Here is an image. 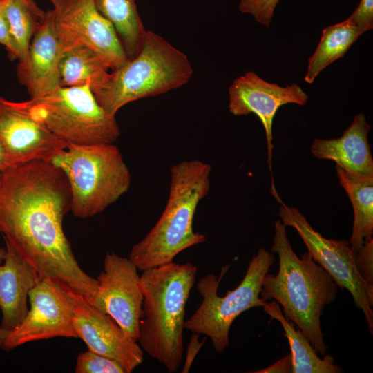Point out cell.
Wrapping results in <instances>:
<instances>
[{
    "mask_svg": "<svg viewBox=\"0 0 373 373\" xmlns=\"http://www.w3.org/2000/svg\"><path fill=\"white\" fill-rule=\"evenodd\" d=\"M67 179L49 161L7 167L0 173V233L37 271L67 294L93 304L97 279L79 265L64 234L63 220L70 210Z\"/></svg>",
    "mask_w": 373,
    "mask_h": 373,
    "instance_id": "obj_1",
    "label": "cell"
},
{
    "mask_svg": "<svg viewBox=\"0 0 373 373\" xmlns=\"http://www.w3.org/2000/svg\"><path fill=\"white\" fill-rule=\"evenodd\" d=\"M271 250L278 256L279 268L276 275L265 276L260 298L278 302L284 316L302 331L317 353L324 356L327 346L321 317L325 306L336 299L338 286L308 251L298 257L280 220L275 222Z\"/></svg>",
    "mask_w": 373,
    "mask_h": 373,
    "instance_id": "obj_2",
    "label": "cell"
},
{
    "mask_svg": "<svg viewBox=\"0 0 373 373\" xmlns=\"http://www.w3.org/2000/svg\"><path fill=\"white\" fill-rule=\"evenodd\" d=\"M196 274L191 262H172L140 275L143 303L137 342L169 372H176L182 360L185 307Z\"/></svg>",
    "mask_w": 373,
    "mask_h": 373,
    "instance_id": "obj_3",
    "label": "cell"
},
{
    "mask_svg": "<svg viewBox=\"0 0 373 373\" xmlns=\"http://www.w3.org/2000/svg\"><path fill=\"white\" fill-rule=\"evenodd\" d=\"M211 166L202 160H184L170 170L169 197L157 222L131 249L128 258L139 271L173 262L182 251L206 241L193 229L199 203L209 193Z\"/></svg>",
    "mask_w": 373,
    "mask_h": 373,
    "instance_id": "obj_4",
    "label": "cell"
},
{
    "mask_svg": "<svg viewBox=\"0 0 373 373\" xmlns=\"http://www.w3.org/2000/svg\"><path fill=\"white\" fill-rule=\"evenodd\" d=\"M193 73L184 53L162 36L146 30L137 55L109 72L104 82L91 90L101 107L115 116L131 102L182 87Z\"/></svg>",
    "mask_w": 373,
    "mask_h": 373,
    "instance_id": "obj_5",
    "label": "cell"
},
{
    "mask_svg": "<svg viewBox=\"0 0 373 373\" xmlns=\"http://www.w3.org/2000/svg\"><path fill=\"white\" fill-rule=\"evenodd\" d=\"M50 162L65 175L70 191V210L78 218L102 212L131 184V172L114 144L68 143Z\"/></svg>",
    "mask_w": 373,
    "mask_h": 373,
    "instance_id": "obj_6",
    "label": "cell"
},
{
    "mask_svg": "<svg viewBox=\"0 0 373 373\" xmlns=\"http://www.w3.org/2000/svg\"><path fill=\"white\" fill-rule=\"evenodd\" d=\"M275 260L272 254L260 248L249 261L240 284L224 296H219L218 290L229 265L222 267L219 277L213 274L202 277L196 287L202 300L185 321L184 328L210 338L215 351L222 353L229 344V331L236 318L251 308L267 303L260 298L262 281Z\"/></svg>",
    "mask_w": 373,
    "mask_h": 373,
    "instance_id": "obj_7",
    "label": "cell"
},
{
    "mask_svg": "<svg viewBox=\"0 0 373 373\" xmlns=\"http://www.w3.org/2000/svg\"><path fill=\"white\" fill-rule=\"evenodd\" d=\"M15 104L67 143L113 144L120 135L115 116L101 107L88 85L60 87L45 97Z\"/></svg>",
    "mask_w": 373,
    "mask_h": 373,
    "instance_id": "obj_8",
    "label": "cell"
},
{
    "mask_svg": "<svg viewBox=\"0 0 373 373\" xmlns=\"http://www.w3.org/2000/svg\"><path fill=\"white\" fill-rule=\"evenodd\" d=\"M278 216L280 221L297 231L313 259L332 277L338 287L346 289L355 305L365 316L368 329L373 334V285L360 276L355 265L356 251L349 241L324 238L309 223L296 207L281 201Z\"/></svg>",
    "mask_w": 373,
    "mask_h": 373,
    "instance_id": "obj_9",
    "label": "cell"
},
{
    "mask_svg": "<svg viewBox=\"0 0 373 373\" xmlns=\"http://www.w3.org/2000/svg\"><path fill=\"white\" fill-rule=\"evenodd\" d=\"M52 5L50 12L60 54L85 46L111 70L130 60L114 27L97 10L95 0H58Z\"/></svg>",
    "mask_w": 373,
    "mask_h": 373,
    "instance_id": "obj_10",
    "label": "cell"
},
{
    "mask_svg": "<svg viewBox=\"0 0 373 373\" xmlns=\"http://www.w3.org/2000/svg\"><path fill=\"white\" fill-rule=\"evenodd\" d=\"M138 269L128 258L106 254L97 276L93 305L108 314L136 341L139 335L143 294Z\"/></svg>",
    "mask_w": 373,
    "mask_h": 373,
    "instance_id": "obj_11",
    "label": "cell"
},
{
    "mask_svg": "<svg viewBox=\"0 0 373 373\" xmlns=\"http://www.w3.org/2000/svg\"><path fill=\"white\" fill-rule=\"evenodd\" d=\"M30 309L7 336L3 350L55 337L78 338L68 294L50 279L39 278L28 293Z\"/></svg>",
    "mask_w": 373,
    "mask_h": 373,
    "instance_id": "obj_12",
    "label": "cell"
},
{
    "mask_svg": "<svg viewBox=\"0 0 373 373\" xmlns=\"http://www.w3.org/2000/svg\"><path fill=\"white\" fill-rule=\"evenodd\" d=\"M229 110L236 116L254 113L261 121L266 135L267 155L271 172L272 125L274 117L280 106L287 104L304 106L309 97L296 84L280 86L249 71L240 76L229 88Z\"/></svg>",
    "mask_w": 373,
    "mask_h": 373,
    "instance_id": "obj_13",
    "label": "cell"
},
{
    "mask_svg": "<svg viewBox=\"0 0 373 373\" xmlns=\"http://www.w3.org/2000/svg\"><path fill=\"white\" fill-rule=\"evenodd\" d=\"M68 296L77 337L89 350L117 360L128 373L142 363L144 353L138 343L108 314L82 298Z\"/></svg>",
    "mask_w": 373,
    "mask_h": 373,
    "instance_id": "obj_14",
    "label": "cell"
},
{
    "mask_svg": "<svg viewBox=\"0 0 373 373\" xmlns=\"http://www.w3.org/2000/svg\"><path fill=\"white\" fill-rule=\"evenodd\" d=\"M0 141L5 151L6 168L35 160L50 162L68 145L17 106L15 102L3 97H0Z\"/></svg>",
    "mask_w": 373,
    "mask_h": 373,
    "instance_id": "obj_15",
    "label": "cell"
},
{
    "mask_svg": "<svg viewBox=\"0 0 373 373\" xmlns=\"http://www.w3.org/2000/svg\"><path fill=\"white\" fill-rule=\"evenodd\" d=\"M60 55L50 10L32 37L26 64L17 65L19 81L26 88L30 99L45 97L61 87Z\"/></svg>",
    "mask_w": 373,
    "mask_h": 373,
    "instance_id": "obj_16",
    "label": "cell"
},
{
    "mask_svg": "<svg viewBox=\"0 0 373 373\" xmlns=\"http://www.w3.org/2000/svg\"><path fill=\"white\" fill-rule=\"evenodd\" d=\"M370 128L365 115L358 113L340 137L315 139L310 151L317 158L334 161L349 173L373 175V158L368 142Z\"/></svg>",
    "mask_w": 373,
    "mask_h": 373,
    "instance_id": "obj_17",
    "label": "cell"
},
{
    "mask_svg": "<svg viewBox=\"0 0 373 373\" xmlns=\"http://www.w3.org/2000/svg\"><path fill=\"white\" fill-rule=\"evenodd\" d=\"M6 253L3 264L0 263V309L2 318L0 327L10 332L26 316L27 300L30 290L39 277L6 240Z\"/></svg>",
    "mask_w": 373,
    "mask_h": 373,
    "instance_id": "obj_18",
    "label": "cell"
},
{
    "mask_svg": "<svg viewBox=\"0 0 373 373\" xmlns=\"http://www.w3.org/2000/svg\"><path fill=\"white\" fill-rule=\"evenodd\" d=\"M339 184L347 194L354 211V223L349 242L356 252L372 239L373 175L349 173L336 166Z\"/></svg>",
    "mask_w": 373,
    "mask_h": 373,
    "instance_id": "obj_19",
    "label": "cell"
},
{
    "mask_svg": "<svg viewBox=\"0 0 373 373\" xmlns=\"http://www.w3.org/2000/svg\"><path fill=\"white\" fill-rule=\"evenodd\" d=\"M264 311L271 320L278 321L284 330L291 350V373H341L343 370L334 363V358L325 354L320 358L310 341L300 329H296L294 323L288 321L282 313L280 305L273 300L266 303Z\"/></svg>",
    "mask_w": 373,
    "mask_h": 373,
    "instance_id": "obj_20",
    "label": "cell"
},
{
    "mask_svg": "<svg viewBox=\"0 0 373 373\" xmlns=\"http://www.w3.org/2000/svg\"><path fill=\"white\" fill-rule=\"evenodd\" d=\"M59 68L61 87L88 85L91 90L104 82L110 70L94 51L85 46L61 53Z\"/></svg>",
    "mask_w": 373,
    "mask_h": 373,
    "instance_id": "obj_21",
    "label": "cell"
},
{
    "mask_svg": "<svg viewBox=\"0 0 373 373\" xmlns=\"http://www.w3.org/2000/svg\"><path fill=\"white\" fill-rule=\"evenodd\" d=\"M99 12L114 27L128 57L142 49L146 32L135 0H95Z\"/></svg>",
    "mask_w": 373,
    "mask_h": 373,
    "instance_id": "obj_22",
    "label": "cell"
},
{
    "mask_svg": "<svg viewBox=\"0 0 373 373\" xmlns=\"http://www.w3.org/2000/svg\"><path fill=\"white\" fill-rule=\"evenodd\" d=\"M362 34L348 18L323 29L317 48L309 59L305 81L313 83L323 69L343 57Z\"/></svg>",
    "mask_w": 373,
    "mask_h": 373,
    "instance_id": "obj_23",
    "label": "cell"
},
{
    "mask_svg": "<svg viewBox=\"0 0 373 373\" xmlns=\"http://www.w3.org/2000/svg\"><path fill=\"white\" fill-rule=\"evenodd\" d=\"M6 14L18 66H24L28 61L32 37L43 20H40L21 0H6Z\"/></svg>",
    "mask_w": 373,
    "mask_h": 373,
    "instance_id": "obj_24",
    "label": "cell"
},
{
    "mask_svg": "<svg viewBox=\"0 0 373 373\" xmlns=\"http://www.w3.org/2000/svg\"><path fill=\"white\" fill-rule=\"evenodd\" d=\"M75 371L76 373H128L117 360L89 350L79 354Z\"/></svg>",
    "mask_w": 373,
    "mask_h": 373,
    "instance_id": "obj_25",
    "label": "cell"
},
{
    "mask_svg": "<svg viewBox=\"0 0 373 373\" xmlns=\"http://www.w3.org/2000/svg\"><path fill=\"white\" fill-rule=\"evenodd\" d=\"M280 0H240L241 12L252 15L259 23L268 27Z\"/></svg>",
    "mask_w": 373,
    "mask_h": 373,
    "instance_id": "obj_26",
    "label": "cell"
},
{
    "mask_svg": "<svg viewBox=\"0 0 373 373\" xmlns=\"http://www.w3.org/2000/svg\"><path fill=\"white\" fill-rule=\"evenodd\" d=\"M355 265L361 278L373 285V238L356 252Z\"/></svg>",
    "mask_w": 373,
    "mask_h": 373,
    "instance_id": "obj_27",
    "label": "cell"
},
{
    "mask_svg": "<svg viewBox=\"0 0 373 373\" xmlns=\"http://www.w3.org/2000/svg\"><path fill=\"white\" fill-rule=\"evenodd\" d=\"M363 33L373 27V0H361L357 8L348 17Z\"/></svg>",
    "mask_w": 373,
    "mask_h": 373,
    "instance_id": "obj_28",
    "label": "cell"
},
{
    "mask_svg": "<svg viewBox=\"0 0 373 373\" xmlns=\"http://www.w3.org/2000/svg\"><path fill=\"white\" fill-rule=\"evenodd\" d=\"M6 0H0V44L5 46L10 59H17L16 50L10 36L6 14Z\"/></svg>",
    "mask_w": 373,
    "mask_h": 373,
    "instance_id": "obj_29",
    "label": "cell"
},
{
    "mask_svg": "<svg viewBox=\"0 0 373 373\" xmlns=\"http://www.w3.org/2000/svg\"><path fill=\"white\" fill-rule=\"evenodd\" d=\"M200 334L198 333L193 332V334L191 336L182 370V373H188L189 372L195 356L204 344L207 337H205L204 340L200 341Z\"/></svg>",
    "mask_w": 373,
    "mask_h": 373,
    "instance_id": "obj_30",
    "label": "cell"
},
{
    "mask_svg": "<svg viewBox=\"0 0 373 373\" xmlns=\"http://www.w3.org/2000/svg\"><path fill=\"white\" fill-rule=\"evenodd\" d=\"M292 372V361L291 355L288 354L284 357L277 361L273 365L269 367L258 370L254 372H249L253 373H291Z\"/></svg>",
    "mask_w": 373,
    "mask_h": 373,
    "instance_id": "obj_31",
    "label": "cell"
},
{
    "mask_svg": "<svg viewBox=\"0 0 373 373\" xmlns=\"http://www.w3.org/2000/svg\"><path fill=\"white\" fill-rule=\"evenodd\" d=\"M31 11L40 19L44 20L46 12L41 9L34 0H21Z\"/></svg>",
    "mask_w": 373,
    "mask_h": 373,
    "instance_id": "obj_32",
    "label": "cell"
},
{
    "mask_svg": "<svg viewBox=\"0 0 373 373\" xmlns=\"http://www.w3.org/2000/svg\"><path fill=\"white\" fill-rule=\"evenodd\" d=\"M6 249L0 247V263H1L2 261H3V259L6 256ZM9 333L10 332L3 330L0 327V348L4 349L3 343Z\"/></svg>",
    "mask_w": 373,
    "mask_h": 373,
    "instance_id": "obj_33",
    "label": "cell"
},
{
    "mask_svg": "<svg viewBox=\"0 0 373 373\" xmlns=\"http://www.w3.org/2000/svg\"><path fill=\"white\" fill-rule=\"evenodd\" d=\"M6 168V156L3 146L0 141V173Z\"/></svg>",
    "mask_w": 373,
    "mask_h": 373,
    "instance_id": "obj_34",
    "label": "cell"
},
{
    "mask_svg": "<svg viewBox=\"0 0 373 373\" xmlns=\"http://www.w3.org/2000/svg\"><path fill=\"white\" fill-rule=\"evenodd\" d=\"M52 4L55 3L58 0H49Z\"/></svg>",
    "mask_w": 373,
    "mask_h": 373,
    "instance_id": "obj_35",
    "label": "cell"
}]
</instances>
